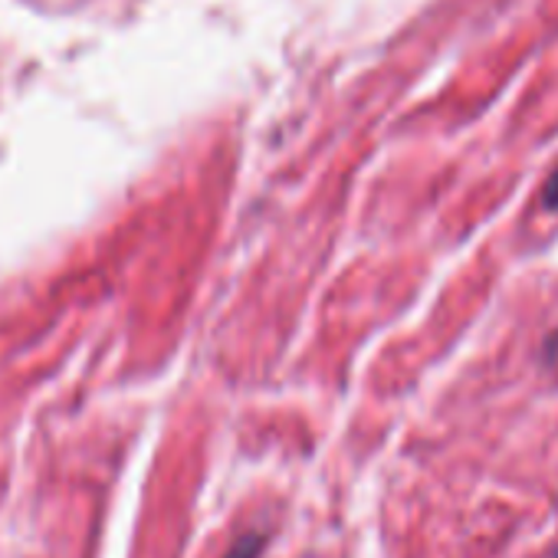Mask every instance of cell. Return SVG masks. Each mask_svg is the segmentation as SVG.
<instances>
[{"instance_id":"obj_2","label":"cell","mask_w":558,"mask_h":558,"mask_svg":"<svg viewBox=\"0 0 558 558\" xmlns=\"http://www.w3.org/2000/svg\"><path fill=\"white\" fill-rule=\"evenodd\" d=\"M545 207H551V210H558V171L548 178V184H545Z\"/></svg>"},{"instance_id":"obj_1","label":"cell","mask_w":558,"mask_h":558,"mask_svg":"<svg viewBox=\"0 0 558 558\" xmlns=\"http://www.w3.org/2000/svg\"><path fill=\"white\" fill-rule=\"evenodd\" d=\"M259 551H263V535H259V532H250V535H243V538L227 551V558H259Z\"/></svg>"}]
</instances>
